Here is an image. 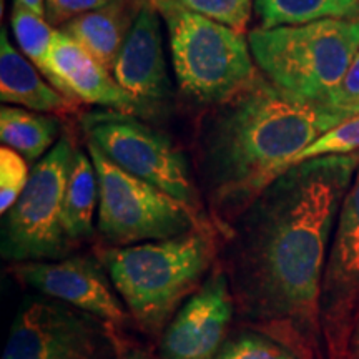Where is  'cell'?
<instances>
[{"mask_svg":"<svg viewBox=\"0 0 359 359\" xmlns=\"http://www.w3.org/2000/svg\"><path fill=\"white\" fill-rule=\"evenodd\" d=\"M359 151L293 165L246 206L224 238L226 273L243 327L299 359H327L321 290L331 238Z\"/></svg>","mask_w":359,"mask_h":359,"instance_id":"cell-1","label":"cell"},{"mask_svg":"<svg viewBox=\"0 0 359 359\" xmlns=\"http://www.w3.org/2000/svg\"><path fill=\"white\" fill-rule=\"evenodd\" d=\"M348 120L325 103L283 92L259 75L212 107L195 137V177L219 236L323 133Z\"/></svg>","mask_w":359,"mask_h":359,"instance_id":"cell-2","label":"cell"},{"mask_svg":"<svg viewBox=\"0 0 359 359\" xmlns=\"http://www.w3.org/2000/svg\"><path fill=\"white\" fill-rule=\"evenodd\" d=\"M217 230H195L167 240L100 251L103 268L130 316L148 334L163 333L180 304L208 278L219 259Z\"/></svg>","mask_w":359,"mask_h":359,"instance_id":"cell-3","label":"cell"},{"mask_svg":"<svg viewBox=\"0 0 359 359\" xmlns=\"http://www.w3.org/2000/svg\"><path fill=\"white\" fill-rule=\"evenodd\" d=\"M258 70L283 92L326 103L359 50V19H325L251 30Z\"/></svg>","mask_w":359,"mask_h":359,"instance_id":"cell-4","label":"cell"},{"mask_svg":"<svg viewBox=\"0 0 359 359\" xmlns=\"http://www.w3.org/2000/svg\"><path fill=\"white\" fill-rule=\"evenodd\" d=\"M167 25L178 87L193 100L218 105L259 75L248 35L188 11L178 0H151Z\"/></svg>","mask_w":359,"mask_h":359,"instance_id":"cell-5","label":"cell"},{"mask_svg":"<svg viewBox=\"0 0 359 359\" xmlns=\"http://www.w3.org/2000/svg\"><path fill=\"white\" fill-rule=\"evenodd\" d=\"M87 150L98 177L97 230L109 246L167 240L195 228L217 230L172 195L125 172L93 143Z\"/></svg>","mask_w":359,"mask_h":359,"instance_id":"cell-6","label":"cell"},{"mask_svg":"<svg viewBox=\"0 0 359 359\" xmlns=\"http://www.w3.org/2000/svg\"><path fill=\"white\" fill-rule=\"evenodd\" d=\"M88 143L133 177L163 190L188 206L196 217L212 222L191 165L168 135L135 115L115 110L83 116Z\"/></svg>","mask_w":359,"mask_h":359,"instance_id":"cell-7","label":"cell"},{"mask_svg":"<svg viewBox=\"0 0 359 359\" xmlns=\"http://www.w3.org/2000/svg\"><path fill=\"white\" fill-rule=\"evenodd\" d=\"M75 147L60 137L34 165L19 200L4 215L2 258L11 263L55 262L74 250L64 226V195Z\"/></svg>","mask_w":359,"mask_h":359,"instance_id":"cell-8","label":"cell"},{"mask_svg":"<svg viewBox=\"0 0 359 359\" xmlns=\"http://www.w3.org/2000/svg\"><path fill=\"white\" fill-rule=\"evenodd\" d=\"M115 326L43 294H27L8 330L2 359H120Z\"/></svg>","mask_w":359,"mask_h":359,"instance_id":"cell-9","label":"cell"},{"mask_svg":"<svg viewBox=\"0 0 359 359\" xmlns=\"http://www.w3.org/2000/svg\"><path fill=\"white\" fill-rule=\"evenodd\" d=\"M359 314V165L339 208L321 290V327L327 359H346Z\"/></svg>","mask_w":359,"mask_h":359,"instance_id":"cell-10","label":"cell"},{"mask_svg":"<svg viewBox=\"0 0 359 359\" xmlns=\"http://www.w3.org/2000/svg\"><path fill=\"white\" fill-rule=\"evenodd\" d=\"M8 273L35 293L82 309L115 327L132 318L97 258L67 257L55 262L12 263Z\"/></svg>","mask_w":359,"mask_h":359,"instance_id":"cell-11","label":"cell"},{"mask_svg":"<svg viewBox=\"0 0 359 359\" xmlns=\"http://www.w3.org/2000/svg\"><path fill=\"white\" fill-rule=\"evenodd\" d=\"M235 316L230 281L217 264L161 333V359H217Z\"/></svg>","mask_w":359,"mask_h":359,"instance_id":"cell-12","label":"cell"},{"mask_svg":"<svg viewBox=\"0 0 359 359\" xmlns=\"http://www.w3.org/2000/svg\"><path fill=\"white\" fill-rule=\"evenodd\" d=\"M42 74L74 103L100 105L138 118L155 115L154 110L125 92L109 69L60 29L53 34Z\"/></svg>","mask_w":359,"mask_h":359,"instance_id":"cell-13","label":"cell"},{"mask_svg":"<svg viewBox=\"0 0 359 359\" xmlns=\"http://www.w3.org/2000/svg\"><path fill=\"white\" fill-rule=\"evenodd\" d=\"M161 22L163 19L151 0H145L111 69L116 83L154 114L155 103L173 95Z\"/></svg>","mask_w":359,"mask_h":359,"instance_id":"cell-14","label":"cell"},{"mask_svg":"<svg viewBox=\"0 0 359 359\" xmlns=\"http://www.w3.org/2000/svg\"><path fill=\"white\" fill-rule=\"evenodd\" d=\"M142 6L140 0H114L109 6L69 20L60 30L111 72Z\"/></svg>","mask_w":359,"mask_h":359,"instance_id":"cell-15","label":"cell"},{"mask_svg":"<svg viewBox=\"0 0 359 359\" xmlns=\"http://www.w3.org/2000/svg\"><path fill=\"white\" fill-rule=\"evenodd\" d=\"M32 62L15 50L6 29L0 32V98L4 103L19 105L39 114H67L74 102L58 93L53 85L43 82Z\"/></svg>","mask_w":359,"mask_h":359,"instance_id":"cell-16","label":"cell"},{"mask_svg":"<svg viewBox=\"0 0 359 359\" xmlns=\"http://www.w3.org/2000/svg\"><path fill=\"white\" fill-rule=\"evenodd\" d=\"M98 210V177L90 154L75 148L64 195V226L72 245L93 235Z\"/></svg>","mask_w":359,"mask_h":359,"instance_id":"cell-17","label":"cell"},{"mask_svg":"<svg viewBox=\"0 0 359 359\" xmlns=\"http://www.w3.org/2000/svg\"><path fill=\"white\" fill-rule=\"evenodd\" d=\"M60 122L57 116L39 114L22 107L4 105L0 110V140L30 165L43 158L60 140Z\"/></svg>","mask_w":359,"mask_h":359,"instance_id":"cell-18","label":"cell"},{"mask_svg":"<svg viewBox=\"0 0 359 359\" xmlns=\"http://www.w3.org/2000/svg\"><path fill=\"white\" fill-rule=\"evenodd\" d=\"M255 8L264 29L325 19H359V0H255Z\"/></svg>","mask_w":359,"mask_h":359,"instance_id":"cell-19","label":"cell"},{"mask_svg":"<svg viewBox=\"0 0 359 359\" xmlns=\"http://www.w3.org/2000/svg\"><path fill=\"white\" fill-rule=\"evenodd\" d=\"M11 27L22 53L40 72H43L48 48H50L53 34H55V29L50 25V22L39 13L30 12L29 8L13 4Z\"/></svg>","mask_w":359,"mask_h":359,"instance_id":"cell-20","label":"cell"},{"mask_svg":"<svg viewBox=\"0 0 359 359\" xmlns=\"http://www.w3.org/2000/svg\"><path fill=\"white\" fill-rule=\"evenodd\" d=\"M217 359H299L296 354L259 331L243 327L228 336Z\"/></svg>","mask_w":359,"mask_h":359,"instance_id":"cell-21","label":"cell"},{"mask_svg":"<svg viewBox=\"0 0 359 359\" xmlns=\"http://www.w3.org/2000/svg\"><path fill=\"white\" fill-rule=\"evenodd\" d=\"M359 151V115L344 120L330 132L323 133L308 148L298 155L294 165L299 161L318 158L327 155H349Z\"/></svg>","mask_w":359,"mask_h":359,"instance_id":"cell-22","label":"cell"},{"mask_svg":"<svg viewBox=\"0 0 359 359\" xmlns=\"http://www.w3.org/2000/svg\"><path fill=\"white\" fill-rule=\"evenodd\" d=\"M29 161L15 150L2 145L0 148V212L6 215L19 200L30 180Z\"/></svg>","mask_w":359,"mask_h":359,"instance_id":"cell-23","label":"cell"},{"mask_svg":"<svg viewBox=\"0 0 359 359\" xmlns=\"http://www.w3.org/2000/svg\"><path fill=\"white\" fill-rule=\"evenodd\" d=\"M188 11L200 13L219 24L245 32L251 19L255 0H178Z\"/></svg>","mask_w":359,"mask_h":359,"instance_id":"cell-24","label":"cell"},{"mask_svg":"<svg viewBox=\"0 0 359 359\" xmlns=\"http://www.w3.org/2000/svg\"><path fill=\"white\" fill-rule=\"evenodd\" d=\"M325 105L346 118L359 115V50Z\"/></svg>","mask_w":359,"mask_h":359,"instance_id":"cell-25","label":"cell"},{"mask_svg":"<svg viewBox=\"0 0 359 359\" xmlns=\"http://www.w3.org/2000/svg\"><path fill=\"white\" fill-rule=\"evenodd\" d=\"M114 0H45V17L50 25L62 27L75 17L109 6Z\"/></svg>","mask_w":359,"mask_h":359,"instance_id":"cell-26","label":"cell"},{"mask_svg":"<svg viewBox=\"0 0 359 359\" xmlns=\"http://www.w3.org/2000/svg\"><path fill=\"white\" fill-rule=\"evenodd\" d=\"M346 359H359V314L356 318V323H354L351 338H349L348 343Z\"/></svg>","mask_w":359,"mask_h":359,"instance_id":"cell-27","label":"cell"},{"mask_svg":"<svg viewBox=\"0 0 359 359\" xmlns=\"http://www.w3.org/2000/svg\"><path fill=\"white\" fill-rule=\"evenodd\" d=\"M15 6H20L24 8H29L30 12L39 13V15L45 17V0H15ZM47 19V17H45Z\"/></svg>","mask_w":359,"mask_h":359,"instance_id":"cell-28","label":"cell"},{"mask_svg":"<svg viewBox=\"0 0 359 359\" xmlns=\"http://www.w3.org/2000/svg\"><path fill=\"white\" fill-rule=\"evenodd\" d=\"M120 359H154L150 354L142 351V349H130V351H125Z\"/></svg>","mask_w":359,"mask_h":359,"instance_id":"cell-29","label":"cell"}]
</instances>
